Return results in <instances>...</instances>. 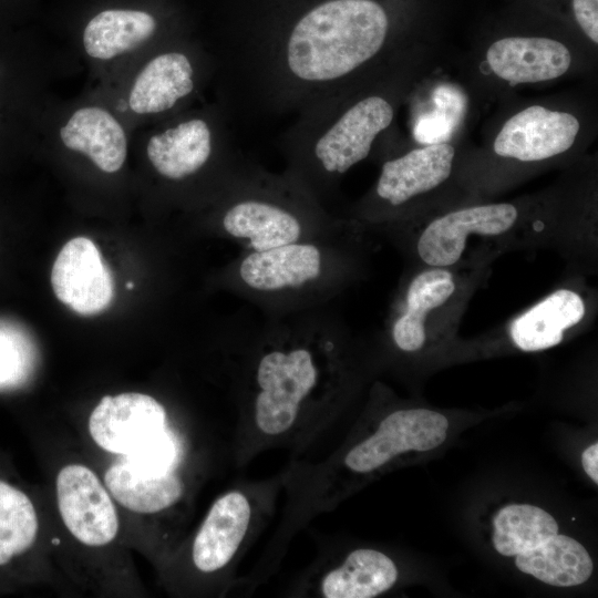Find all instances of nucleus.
Returning <instances> with one entry per match:
<instances>
[{"instance_id":"obj_27","label":"nucleus","mask_w":598,"mask_h":598,"mask_svg":"<svg viewBox=\"0 0 598 598\" xmlns=\"http://www.w3.org/2000/svg\"><path fill=\"white\" fill-rule=\"evenodd\" d=\"M581 465L586 474L595 484H598V444H590L581 453Z\"/></svg>"},{"instance_id":"obj_28","label":"nucleus","mask_w":598,"mask_h":598,"mask_svg":"<svg viewBox=\"0 0 598 598\" xmlns=\"http://www.w3.org/2000/svg\"><path fill=\"white\" fill-rule=\"evenodd\" d=\"M126 287H127V288H132V287H133V283H132V282H128V283L126 285Z\"/></svg>"},{"instance_id":"obj_3","label":"nucleus","mask_w":598,"mask_h":598,"mask_svg":"<svg viewBox=\"0 0 598 598\" xmlns=\"http://www.w3.org/2000/svg\"><path fill=\"white\" fill-rule=\"evenodd\" d=\"M389 28L384 9L373 0H328L293 25L285 61L293 78L306 83L339 79L373 58Z\"/></svg>"},{"instance_id":"obj_1","label":"nucleus","mask_w":598,"mask_h":598,"mask_svg":"<svg viewBox=\"0 0 598 598\" xmlns=\"http://www.w3.org/2000/svg\"><path fill=\"white\" fill-rule=\"evenodd\" d=\"M348 372L337 351L305 339L262 347L244 377L234 461L248 464L270 448L299 454L340 411Z\"/></svg>"},{"instance_id":"obj_23","label":"nucleus","mask_w":598,"mask_h":598,"mask_svg":"<svg viewBox=\"0 0 598 598\" xmlns=\"http://www.w3.org/2000/svg\"><path fill=\"white\" fill-rule=\"evenodd\" d=\"M40 532V516L31 497L0 478V568H8L30 554Z\"/></svg>"},{"instance_id":"obj_16","label":"nucleus","mask_w":598,"mask_h":598,"mask_svg":"<svg viewBox=\"0 0 598 598\" xmlns=\"http://www.w3.org/2000/svg\"><path fill=\"white\" fill-rule=\"evenodd\" d=\"M178 467L144 474L118 460L106 468L102 480L117 506L140 515L165 514L181 505L188 493Z\"/></svg>"},{"instance_id":"obj_17","label":"nucleus","mask_w":598,"mask_h":598,"mask_svg":"<svg viewBox=\"0 0 598 598\" xmlns=\"http://www.w3.org/2000/svg\"><path fill=\"white\" fill-rule=\"evenodd\" d=\"M63 144L87 155L106 173L118 171L126 157V137L120 123L101 107L75 111L60 131Z\"/></svg>"},{"instance_id":"obj_11","label":"nucleus","mask_w":598,"mask_h":598,"mask_svg":"<svg viewBox=\"0 0 598 598\" xmlns=\"http://www.w3.org/2000/svg\"><path fill=\"white\" fill-rule=\"evenodd\" d=\"M392 118V106L380 96L355 103L317 141L315 156L322 169L343 174L364 159L377 135Z\"/></svg>"},{"instance_id":"obj_5","label":"nucleus","mask_w":598,"mask_h":598,"mask_svg":"<svg viewBox=\"0 0 598 598\" xmlns=\"http://www.w3.org/2000/svg\"><path fill=\"white\" fill-rule=\"evenodd\" d=\"M491 266L446 268L411 265L388 320L391 346L404 355H427L456 340L462 318Z\"/></svg>"},{"instance_id":"obj_2","label":"nucleus","mask_w":598,"mask_h":598,"mask_svg":"<svg viewBox=\"0 0 598 598\" xmlns=\"http://www.w3.org/2000/svg\"><path fill=\"white\" fill-rule=\"evenodd\" d=\"M394 235L411 265L475 268L491 266L509 251L549 249L575 272L597 268L596 229L546 216H526L513 203L478 204L451 209Z\"/></svg>"},{"instance_id":"obj_20","label":"nucleus","mask_w":598,"mask_h":598,"mask_svg":"<svg viewBox=\"0 0 598 598\" xmlns=\"http://www.w3.org/2000/svg\"><path fill=\"white\" fill-rule=\"evenodd\" d=\"M192 65L184 54H161L151 60L137 75L128 105L137 114L166 111L192 92Z\"/></svg>"},{"instance_id":"obj_22","label":"nucleus","mask_w":598,"mask_h":598,"mask_svg":"<svg viewBox=\"0 0 598 598\" xmlns=\"http://www.w3.org/2000/svg\"><path fill=\"white\" fill-rule=\"evenodd\" d=\"M155 30L156 21L147 12L105 10L86 24L83 44L90 56L109 60L140 47Z\"/></svg>"},{"instance_id":"obj_13","label":"nucleus","mask_w":598,"mask_h":598,"mask_svg":"<svg viewBox=\"0 0 598 598\" xmlns=\"http://www.w3.org/2000/svg\"><path fill=\"white\" fill-rule=\"evenodd\" d=\"M308 576V594L323 598H373L389 591L398 581L394 560L373 548H357L338 564L319 567Z\"/></svg>"},{"instance_id":"obj_19","label":"nucleus","mask_w":598,"mask_h":598,"mask_svg":"<svg viewBox=\"0 0 598 598\" xmlns=\"http://www.w3.org/2000/svg\"><path fill=\"white\" fill-rule=\"evenodd\" d=\"M515 565L522 573L557 587L581 585L594 570L587 549L575 538L558 533L516 555Z\"/></svg>"},{"instance_id":"obj_10","label":"nucleus","mask_w":598,"mask_h":598,"mask_svg":"<svg viewBox=\"0 0 598 598\" xmlns=\"http://www.w3.org/2000/svg\"><path fill=\"white\" fill-rule=\"evenodd\" d=\"M578 120L539 105L512 116L494 142L496 155L519 162H539L568 151L578 134Z\"/></svg>"},{"instance_id":"obj_12","label":"nucleus","mask_w":598,"mask_h":598,"mask_svg":"<svg viewBox=\"0 0 598 598\" xmlns=\"http://www.w3.org/2000/svg\"><path fill=\"white\" fill-rule=\"evenodd\" d=\"M454 156L451 144L439 143L385 162L375 185L377 197L396 209L435 190L451 177Z\"/></svg>"},{"instance_id":"obj_4","label":"nucleus","mask_w":598,"mask_h":598,"mask_svg":"<svg viewBox=\"0 0 598 598\" xmlns=\"http://www.w3.org/2000/svg\"><path fill=\"white\" fill-rule=\"evenodd\" d=\"M280 491L279 473L219 495L186 546L167 558L168 567H176L189 587L228 588L238 561L272 516Z\"/></svg>"},{"instance_id":"obj_21","label":"nucleus","mask_w":598,"mask_h":598,"mask_svg":"<svg viewBox=\"0 0 598 598\" xmlns=\"http://www.w3.org/2000/svg\"><path fill=\"white\" fill-rule=\"evenodd\" d=\"M147 156L155 169L171 179L198 171L212 151V135L202 120H189L151 137Z\"/></svg>"},{"instance_id":"obj_14","label":"nucleus","mask_w":598,"mask_h":598,"mask_svg":"<svg viewBox=\"0 0 598 598\" xmlns=\"http://www.w3.org/2000/svg\"><path fill=\"white\" fill-rule=\"evenodd\" d=\"M323 268L320 248L310 243L296 241L245 256L238 275L250 289L272 292L301 288L317 280Z\"/></svg>"},{"instance_id":"obj_25","label":"nucleus","mask_w":598,"mask_h":598,"mask_svg":"<svg viewBox=\"0 0 598 598\" xmlns=\"http://www.w3.org/2000/svg\"><path fill=\"white\" fill-rule=\"evenodd\" d=\"M30 369V352L19 333L0 327V388L20 383Z\"/></svg>"},{"instance_id":"obj_6","label":"nucleus","mask_w":598,"mask_h":598,"mask_svg":"<svg viewBox=\"0 0 598 598\" xmlns=\"http://www.w3.org/2000/svg\"><path fill=\"white\" fill-rule=\"evenodd\" d=\"M574 272L565 282L516 313L493 336H503L515 349L538 352L561 344L570 333L586 328L596 312V291Z\"/></svg>"},{"instance_id":"obj_9","label":"nucleus","mask_w":598,"mask_h":598,"mask_svg":"<svg viewBox=\"0 0 598 598\" xmlns=\"http://www.w3.org/2000/svg\"><path fill=\"white\" fill-rule=\"evenodd\" d=\"M51 285L61 302L84 316L105 310L114 293L112 272L86 237H75L62 247L52 267Z\"/></svg>"},{"instance_id":"obj_18","label":"nucleus","mask_w":598,"mask_h":598,"mask_svg":"<svg viewBox=\"0 0 598 598\" xmlns=\"http://www.w3.org/2000/svg\"><path fill=\"white\" fill-rule=\"evenodd\" d=\"M225 231L247 240L251 251H264L299 241L302 226L290 212L260 200H244L231 206L223 218Z\"/></svg>"},{"instance_id":"obj_24","label":"nucleus","mask_w":598,"mask_h":598,"mask_svg":"<svg viewBox=\"0 0 598 598\" xmlns=\"http://www.w3.org/2000/svg\"><path fill=\"white\" fill-rule=\"evenodd\" d=\"M551 514L530 504H511L493 519V546L502 556L515 557L557 534Z\"/></svg>"},{"instance_id":"obj_26","label":"nucleus","mask_w":598,"mask_h":598,"mask_svg":"<svg viewBox=\"0 0 598 598\" xmlns=\"http://www.w3.org/2000/svg\"><path fill=\"white\" fill-rule=\"evenodd\" d=\"M575 18L586 35L598 42V0H573Z\"/></svg>"},{"instance_id":"obj_7","label":"nucleus","mask_w":598,"mask_h":598,"mask_svg":"<svg viewBox=\"0 0 598 598\" xmlns=\"http://www.w3.org/2000/svg\"><path fill=\"white\" fill-rule=\"evenodd\" d=\"M59 517L69 536L84 549H110L120 537L117 504L90 466L64 464L54 481Z\"/></svg>"},{"instance_id":"obj_15","label":"nucleus","mask_w":598,"mask_h":598,"mask_svg":"<svg viewBox=\"0 0 598 598\" xmlns=\"http://www.w3.org/2000/svg\"><path fill=\"white\" fill-rule=\"evenodd\" d=\"M492 71L511 85L548 81L563 75L571 58L559 41L547 38H504L487 50Z\"/></svg>"},{"instance_id":"obj_8","label":"nucleus","mask_w":598,"mask_h":598,"mask_svg":"<svg viewBox=\"0 0 598 598\" xmlns=\"http://www.w3.org/2000/svg\"><path fill=\"white\" fill-rule=\"evenodd\" d=\"M167 427L165 408L153 396L138 392L103 396L87 421L94 444L120 457Z\"/></svg>"}]
</instances>
